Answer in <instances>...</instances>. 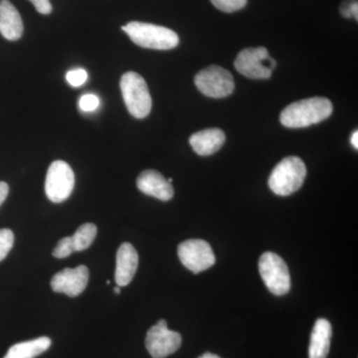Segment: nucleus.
<instances>
[{
    "label": "nucleus",
    "instance_id": "3",
    "mask_svg": "<svg viewBox=\"0 0 358 358\" xmlns=\"http://www.w3.org/2000/svg\"><path fill=\"white\" fill-rule=\"evenodd\" d=\"M306 176L307 167L300 157H286L273 169L268 187L275 194L288 196L300 189Z\"/></svg>",
    "mask_w": 358,
    "mask_h": 358
},
{
    "label": "nucleus",
    "instance_id": "29",
    "mask_svg": "<svg viewBox=\"0 0 358 358\" xmlns=\"http://www.w3.org/2000/svg\"><path fill=\"white\" fill-rule=\"evenodd\" d=\"M114 291L115 294H119L120 293H121V287H115Z\"/></svg>",
    "mask_w": 358,
    "mask_h": 358
},
{
    "label": "nucleus",
    "instance_id": "2",
    "mask_svg": "<svg viewBox=\"0 0 358 358\" xmlns=\"http://www.w3.org/2000/svg\"><path fill=\"white\" fill-rule=\"evenodd\" d=\"M122 29L134 44L143 48L169 50L176 48L179 43L178 35L164 26L133 21L122 26Z\"/></svg>",
    "mask_w": 358,
    "mask_h": 358
},
{
    "label": "nucleus",
    "instance_id": "24",
    "mask_svg": "<svg viewBox=\"0 0 358 358\" xmlns=\"http://www.w3.org/2000/svg\"><path fill=\"white\" fill-rule=\"evenodd\" d=\"M341 13L346 18L355 17L358 20V6L357 0H346L341 6Z\"/></svg>",
    "mask_w": 358,
    "mask_h": 358
},
{
    "label": "nucleus",
    "instance_id": "4",
    "mask_svg": "<svg viewBox=\"0 0 358 358\" xmlns=\"http://www.w3.org/2000/svg\"><path fill=\"white\" fill-rule=\"evenodd\" d=\"M121 91L129 114L145 119L152 110V101L147 82L136 72H127L121 79Z\"/></svg>",
    "mask_w": 358,
    "mask_h": 358
},
{
    "label": "nucleus",
    "instance_id": "6",
    "mask_svg": "<svg viewBox=\"0 0 358 358\" xmlns=\"http://www.w3.org/2000/svg\"><path fill=\"white\" fill-rule=\"evenodd\" d=\"M259 272L266 287L275 296L289 293L291 289V275L289 268L281 257L267 252L259 260Z\"/></svg>",
    "mask_w": 358,
    "mask_h": 358
},
{
    "label": "nucleus",
    "instance_id": "19",
    "mask_svg": "<svg viewBox=\"0 0 358 358\" xmlns=\"http://www.w3.org/2000/svg\"><path fill=\"white\" fill-rule=\"evenodd\" d=\"M212 4L223 13H232L244 8L247 0H210Z\"/></svg>",
    "mask_w": 358,
    "mask_h": 358
},
{
    "label": "nucleus",
    "instance_id": "12",
    "mask_svg": "<svg viewBox=\"0 0 358 358\" xmlns=\"http://www.w3.org/2000/svg\"><path fill=\"white\" fill-rule=\"evenodd\" d=\"M136 186L145 194L162 201H169L173 197L174 190L171 183L159 171L152 169L143 171L138 176Z\"/></svg>",
    "mask_w": 358,
    "mask_h": 358
},
{
    "label": "nucleus",
    "instance_id": "20",
    "mask_svg": "<svg viewBox=\"0 0 358 358\" xmlns=\"http://www.w3.org/2000/svg\"><path fill=\"white\" fill-rule=\"evenodd\" d=\"M14 244V234L9 229L0 230V262L6 259Z\"/></svg>",
    "mask_w": 358,
    "mask_h": 358
},
{
    "label": "nucleus",
    "instance_id": "14",
    "mask_svg": "<svg viewBox=\"0 0 358 358\" xmlns=\"http://www.w3.org/2000/svg\"><path fill=\"white\" fill-rule=\"evenodd\" d=\"M226 136L222 129H207L193 134L189 138V143L193 150L201 157H207L218 152L224 143Z\"/></svg>",
    "mask_w": 358,
    "mask_h": 358
},
{
    "label": "nucleus",
    "instance_id": "15",
    "mask_svg": "<svg viewBox=\"0 0 358 358\" xmlns=\"http://www.w3.org/2000/svg\"><path fill=\"white\" fill-rule=\"evenodd\" d=\"M0 33L10 41L20 39L23 34L20 14L9 0L0 1Z\"/></svg>",
    "mask_w": 358,
    "mask_h": 358
},
{
    "label": "nucleus",
    "instance_id": "1",
    "mask_svg": "<svg viewBox=\"0 0 358 358\" xmlns=\"http://www.w3.org/2000/svg\"><path fill=\"white\" fill-rule=\"evenodd\" d=\"M333 114V103L327 98L313 96L294 102L282 110L280 121L286 128H307L319 124Z\"/></svg>",
    "mask_w": 358,
    "mask_h": 358
},
{
    "label": "nucleus",
    "instance_id": "25",
    "mask_svg": "<svg viewBox=\"0 0 358 358\" xmlns=\"http://www.w3.org/2000/svg\"><path fill=\"white\" fill-rule=\"evenodd\" d=\"M29 1L31 2L39 13L47 15V14L52 13L50 0H29Z\"/></svg>",
    "mask_w": 358,
    "mask_h": 358
},
{
    "label": "nucleus",
    "instance_id": "22",
    "mask_svg": "<svg viewBox=\"0 0 358 358\" xmlns=\"http://www.w3.org/2000/svg\"><path fill=\"white\" fill-rule=\"evenodd\" d=\"M66 80L71 86L77 88V87L86 83L87 80H88V73L82 68H77V69L71 70L67 73Z\"/></svg>",
    "mask_w": 358,
    "mask_h": 358
},
{
    "label": "nucleus",
    "instance_id": "10",
    "mask_svg": "<svg viewBox=\"0 0 358 358\" xmlns=\"http://www.w3.org/2000/svg\"><path fill=\"white\" fill-rule=\"evenodd\" d=\"M181 341L180 334L169 331L166 320H160L148 331L145 348L152 358H166L179 350Z\"/></svg>",
    "mask_w": 358,
    "mask_h": 358
},
{
    "label": "nucleus",
    "instance_id": "28",
    "mask_svg": "<svg viewBox=\"0 0 358 358\" xmlns=\"http://www.w3.org/2000/svg\"><path fill=\"white\" fill-rule=\"evenodd\" d=\"M199 358H221V357H219L218 355H213V353L207 352V353H204L203 355H201V357H199Z\"/></svg>",
    "mask_w": 358,
    "mask_h": 358
},
{
    "label": "nucleus",
    "instance_id": "5",
    "mask_svg": "<svg viewBox=\"0 0 358 358\" xmlns=\"http://www.w3.org/2000/svg\"><path fill=\"white\" fill-rule=\"evenodd\" d=\"M240 74L250 79L266 80L272 76L275 60L265 47H248L238 54L234 63Z\"/></svg>",
    "mask_w": 358,
    "mask_h": 358
},
{
    "label": "nucleus",
    "instance_id": "27",
    "mask_svg": "<svg viewBox=\"0 0 358 358\" xmlns=\"http://www.w3.org/2000/svg\"><path fill=\"white\" fill-rule=\"evenodd\" d=\"M352 145L353 148H358V133L357 131H355V133L352 134Z\"/></svg>",
    "mask_w": 358,
    "mask_h": 358
},
{
    "label": "nucleus",
    "instance_id": "23",
    "mask_svg": "<svg viewBox=\"0 0 358 358\" xmlns=\"http://www.w3.org/2000/svg\"><path fill=\"white\" fill-rule=\"evenodd\" d=\"M100 106V99L95 94H85L79 101V107L85 113L94 112Z\"/></svg>",
    "mask_w": 358,
    "mask_h": 358
},
{
    "label": "nucleus",
    "instance_id": "18",
    "mask_svg": "<svg viewBox=\"0 0 358 358\" xmlns=\"http://www.w3.org/2000/svg\"><path fill=\"white\" fill-rule=\"evenodd\" d=\"M96 226L93 223H85L78 228L72 238L75 252H81L88 249L96 236Z\"/></svg>",
    "mask_w": 358,
    "mask_h": 358
},
{
    "label": "nucleus",
    "instance_id": "16",
    "mask_svg": "<svg viewBox=\"0 0 358 358\" xmlns=\"http://www.w3.org/2000/svg\"><path fill=\"white\" fill-rule=\"evenodd\" d=\"M331 322L326 319H319L313 326L310 336L308 358H327L331 348Z\"/></svg>",
    "mask_w": 358,
    "mask_h": 358
},
{
    "label": "nucleus",
    "instance_id": "26",
    "mask_svg": "<svg viewBox=\"0 0 358 358\" xmlns=\"http://www.w3.org/2000/svg\"><path fill=\"white\" fill-rule=\"evenodd\" d=\"M8 192L9 187L8 185H7V183L3 182V181H0V206H1L2 203L6 201Z\"/></svg>",
    "mask_w": 358,
    "mask_h": 358
},
{
    "label": "nucleus",
    "instance_id": "9",
    "mask_svg": "<svg viewBox=\"0 0 358 358\" xmlns=\"http://www.w3.org/2000/svg\"><path fill=\"white\" fill-rule=\"evenodd\" d=\"M179 260L194 274L207 270L215 264V255L210 245L200 239L187 240L179 244Z\"/></svg>",
    "mask_w": 358,
    "mask_h": 358
},
{
    "label": "nucleus",
    "instance_id": "21",
    "mask_svg": "<svg viewBox=\"0 0 358 358\" xmlns=\"http://www.w3.org/2000/svg\"><path fill=\"white\" fill-rule=\"evenodd\" d=\"M74 245H73L72 238L65 237L61 239L53 251V256L55 258H67L71 254L74 253Z\"/></svg>",
    "mask_w": 358,
    "mask_h": 358
},
{
    "label": "nucleus",
    "instance_id": "8",
    "mask_svg": "<svg viewBox=\"0 0 358 358\" xmlns=\"http://www.w3.org/2000/svg\"><path fill=\"white\" fill-rule=\"evenodd\" d=\"M194 83L203 95L215 99L230 96L235 89L232 74L216 65L200 71L194 78Z\"/></svg>",
    "mask_w": 358,
    "mask_h": 358
},
{
    "label": "nucleus",
    "instance_id": "17",
    "mask_svg": "<svg viewBox=\"0 0 358 358\" xmlns=\"http://www.w3.org/2000/svg\"><path fill=\"white\" fill-rule=\"evenodd\" d=\"M51 346V339L47 336L16 343L9 348L3 358H35L46 352Z\"/></svg>",
    "mask_w": 358,
    "mask_h": 358
},
{
    "label": "nucleus",
    "instance_id": "7",
    "mask_svg": "<svg viewBox=\"0 0 358 358\" xmlns=\"http://www.w3.org/2000/svg\"><path fill=\"white\" fill-rule=\"evenodd\" d=\"M75 174L67 162L56 160L47 171L45 192L54 203H61L69 199L74 189Z\"/></svg>",
    "mask_w": 358,
    "mask_h": 358
},
{
    "label": "nucleus",
    "instance_id": "13",
    "mask_svg": "<svg viewBox=\"0 0 358 358\" xmlns=\"http://www.w3.org/2000/svg\"><path fill=\"white\" fill-rule=\"evenodd\" d=\"M138 267V254L133 245L124 243L117 252L115 280L119 287L128 286L133 281Z\"/></svg>",
    "mask_w": 358,
    "mask_h": 358
},
{
    "label": "nucleus",
    "instance_id": "11",
    "mask_svg": "<svg viewBox=\"0 0 358 358\" xmlns=\"http://www.w3.org/2000/svg\"><path fill=\"white\" fill-rule=\"evenodd\" d=\"M88 282V268L81 265L74 268H64L54 275L51 280V288L55 293L65 294L74 298L83 293Z\"/></svg>",
    "mask_w": 358,
    "mask_h": 358
}]
</instances>
